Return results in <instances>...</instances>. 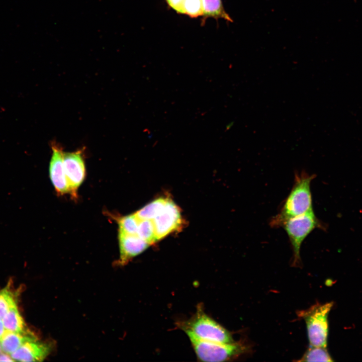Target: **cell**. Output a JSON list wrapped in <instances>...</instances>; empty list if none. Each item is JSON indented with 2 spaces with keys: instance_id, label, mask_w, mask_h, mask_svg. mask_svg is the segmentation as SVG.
I'll return each instance as SVG.
<instances>
[{
  "instance_id": "6da1fadb",
  "label": "cell",
  "mask_w": 362,
  "mask_h": 362,
  "mask_svg": "<svg viewBox=\"0 0 362 362\" xmlns=\"http://www.w3.org/2000/svg\"><path fill=\"white\" fill-rule=\"evenodd\" d=\"M315 177L305 171L295 174L291 190L283 202L278 213L269 222L273 228L281 227L287 219L313 210L311 183Z\"/></svg>"
},
{
  "instance_id": "7a4b0ae2",
  "label": "cell",
  "mask_w": 362,
  "mask_h": 362,
  "mask_svg": "<svg viewBox=\"0 0 362 362\" xmlns=\"http://www.w3.org/2000/svg\"><path fill=\"white\" fill-rule=\"evenodd\" d=\"M333 305V302L319 303L305 310L298 312V315L305 321L309 346L326 347L328 334V314Z\"/></svg>"
},
{
  "instance_id": "3957f363",
  "label": "cell",
  "mask_w": 362,
  "mask_h": 362,
  "mask_svg": "<svg viewBox=\"0 0 362 362\" xmlns=\"http://www.w3.org/2000/svg\"><path fill=\"white\" fill-rule=\"evenodd\" d=\"M321 226L313 210L290 218L281 225V227L286 231L293 249L294 265L300 262V251L304 240L314 229L321 228Z\"/></svg>"
},
{
  "instance_id": "277c9868",
  "label": "cell",
  "mask_w": 362,
  "mask_h": 362,
  "mask_svg": "<svg viewBox=\"0 0 362 362\" xmlns=\"http://www.w3.org/2000/svg\"><path fill=\"white\" fill-rule=\"evenodd\" d=\"M199 359L203 361H224L241 353L244 348L238 343H224L200 339L185 330Z\"/></svg>"
},
{
  "instance_id": "5b68a950",
  "label": "cell",
  "mask_w": 362,
  "mask_h": 362,
  "mask_svg": "<svg viewBox=\"0 0 362 362\" xmlns=\"http://www.w3.org/2000/svg\"><path fill=\"white\" fill-rule=\"evenodd\" d=\"M183 330H189L198 338L207 341L224 343L233 342L232 337L225 328L199 309Z\"/></svg>"
},
{
  "instance_id": "8992f818",
  "label": "cell",
  "mask_w": 362,
  "mask_h": 362,
  "mask_svg": "<svg viewBox=\"0 0 362 362\" xmlns=\"http://www.w3.org/2000/svg\"><path fill=\"white\" fill-rule=\"evenodd\" d=\"M83 149L63 153V163L69 193L73 199L77 197V190L84 180L85 167Z\"/></svg>"
},
{
  "instance_id": "52a82bcc",
  "label": "cell",
  "mask_w": 362,
  "mask_h": 362,
  "mask_svg": "<svg viewBox=\"0 0 362 362\" xmlns=\"http://www.w3.org/2000/svg\"><path fill=\"white\" fill-rule=\"evenodd\" d=\"M152 221L156 241H158L180 228L182 218L180 210L171 200L168 198L162 210Z\"/></svg>"
},
{
  "instance_id": "ba28073f",
  "label": "cell",
  "mask_w": 362,
  "mask_h": 362,
  "mask_svg": "<svg viewBox=\"0 0 362 362\" xmlns=\"http://www.w3.org/2000/svg\"><path fill=\"white\" fill-rule=\"evenodd\" d=\"M52 154L49 164V175L56 193L63 195L69 193V187L63 163L62 148L58 145L52 144Z\"/></svg>"
},
{
  "instance_id": "9c48e42d",
  "label": "cell",
  "mask_w": 362,
  "mask_h": 362,
  "mask_svg": "<svg viewBox=\"0 0 362 362\" xmlns=\"http://www.w3.org/2000/svg\"><path fill=\"white\" fill-rule=\"evenodd\" d=\"M51 350V345L48 342L38 341L37 338L26 341L11 356L15 361H40L48 355Z\"/></svg>"
},
{
  "instance_id": "30bf717a",
  "label": "cell",
  "mask_w": 362,
  "mask_h": 362,
  "mask_svg": "<svg viewBox=\"0 0 362 362\" xmlns=\"http://www.w3.org/2000/svg\"><path fill=\"white\" fill-rule=\"evenodd\" d=\"M120 256L118 263L127 264L133 257L143 252L150 245L137 235H130L119 231Z\"/></svg>"
},
{
  "instance_id": "8fae6325",
  "label": "cell",
  "mask_w": 362,
  "mask_h": 362,
  "mask_svg": "<svg viewBox=\"0 0 362 362\" xmlns=\"http://www.w3.org/2000/svg\"><path fill=\"white\" fill-rule=\"evenodd\" d=\"M37 338L33 333L23 334L7 331L0 341L2 349L6 353L11 354L26 341Z\"/></svg>"
},
{
  "instance_id": "7c38bea8",
  "label": "cell",
  "mask_w": 362,
  "mask_h": 362,
  "mask_svg": "<svg viewBox=\"0 0 362 362\" xmlns=\"http://www.w3.org/2000/svg\"><path fill=\"white\" fill-rule=\"evenodd\" d=\"M7 331L23 334L32 333L27 328L17 306L11 307L2 319Z\"/></svg>"
},
{
  "instance_id": "4fadbf2b",
  "label": "cell",
  "mask_w": 362,
  "mask_h": 362,
  "mask_svg": "<svg viewBox=\"0 0 362 362\" xmlns=\"http://www.w3.org/2000/svg\"><path fill=\"white\" fill-rule=\"evenodd\" d=\"M203 15L204 19L212 17L218 19H223L227 21L233 22L232 19L225 11L222 0H201Z\"/></svg>"
},
{
  "instance_id": "5bb4252c",
  "label": "cell",
  "mask_w": 362,
  "mask_h": 362,
  "mask_svg": "<svg viewBox=\"0 0 362 362\" xmlns=\"http://www.w3.org/2000/svg\"><path fill=\"white\" fill-rule=\"evenodd\" d=\"M168 198L160 197L151 201L134 213L140 220H153L162 210Z\"/></svg>"
},
{
  "instance_id": "9a60e30c",
  "label": "cell",
  "mask_w": 362,
  "mask_h": 362,
  "mask_svg": "<svg viewBox=\"0 0 362 362\" xmlns=\"http://www.w3.org/2000/svg\"><path fill=\"white\" fill-rule=\"evenodd\" d=\"M119 225V231L130 235H137L139 220L135 214L124 216H113Z\"/></svg>"
},
{
  "instance_id": "2e32d148",
  "label": "cell",
  "mask_w": 362,
  "mask_h": 362,
  "mask_svg": "<svg viewBox=\"0 0 362 362\" xmlns=\"http://www.w3.org/2000/svg\"><path fill=\"white\" fill-rule=\"evenodd\" d=\"M302 361H332L326 347L310 346L302 358Z\"/></svg>"
},
{
  "instance_id": "e0dca14e",
  "label": "cell",
  "mask_w": 362,
  "mask_h": 362,
  "mask_svg": "<svg viewBox=\"0 0 362 362\" xmlns=\"http://www.w3.org/2000/svg\"><path fill=\"white\" fill-rule=\"evenodd\" d=\"M17 294L7 286L0 291V319H2L8 310L17 306Z\"/></svg>"
},
{
  "instance_id": "ac0fdd59",
  "label": "cell",
  "mask_w": 362,
  "mask_h": 362,
  "mask_svg": "<svg viewBox=\"0 0 362 362\" xmlns=\"http://www.w3.org/2000/svg\"><path fill=\"white\" fill-rule=\"evenodd\" d=\"M137 235L150 245L156 242L152 220L148 219L139 220Z\"/></svg>"
},
{
  "instance_id": "d6986e66",
  "label": "cell",
  "mask_w": 362,
  "mask_h": 362,
  "mask_svg": "<svg viewBox=\"0 0 362 362\" xmlns=\"http://www.w3.org/2000/svg\"><path fill=\"white\" fill-rule=\"evenodd\" d=\"M183 14L192 18H196L203 15L201 0H184L183 6Z\"/></svg>"
},
{
  "instance_id": "ffe728a7",
  "label": "cell",
  "mask_w": 362,
  "mask_h": 362,
  "mask_svg": "<svg viewBox=\"0 0 362 362\" xmlns=\"http://www.w3.org/2000/svg\"><path fill=\"white\" fill-rule=\"evenodd\" d=\"M169 6L177 13L183 14V6L184 0H166Z\"/></svg>"
},
{
  "instance_id": "44dd1931",
  "label": "cell",
  "mask_w": 362,
  "mask_h": 362,
  "mask_svg": "<svg viewBox=\"0 0 362 362\" xmlns=\"http://www.w3.org/2000/svg\"><path fill=\"white\" fill-rule=\"evenodd\" d=\"M15 361V360L13 359V358L11 357V356L10 357L8 355V353L0 352V361Z\"/></svg>"
},
{
  "instance_id": "7402d4cb",
  "label": "cell",
  "mask_w": 362,
  "mask_h": 362,
  "mask_svg": "<svg viewBox=\"0 0 362 362\" xmlns=\"http://www.w3.org/2000/svg\"><path fill=\"white\" fill-rule=\"evenodd\" d=\"M5 333V328L3 321L0 319V341Z\"/></svg>"
},
{
  "instance_id": "603a6c76",
  "label": "cell",
  "mask_w": 362,
  "mask_h": 362,
  "mask_svg": "<svg viewBox=\"0 0 362 362\" xmlns=\"http://www.w3.org/2000/svg\"><path fill=\"white\" fill-rule=\"evenodd\" d=\"M232 125H233V123H232L231 124L228 125L227 126V127H226V129H229L231 127V126H232Z\"/></svg>"
},
{
  "instance_id": "cb8c5ba5",
  "label": "cell",
  "mask_w": 362,
  "mask_h": 362,
  "mask_svg": "<svg viewBox=\"0 0 362 362\" xmlns=\"http://www.w3.org/2000/svg\"><path fill=\"white\" fill-rule=\"evenodd\" d=\"M2 350V349L1 345L0 343V352H1Z\"/></svg>"
}]
</instances>
